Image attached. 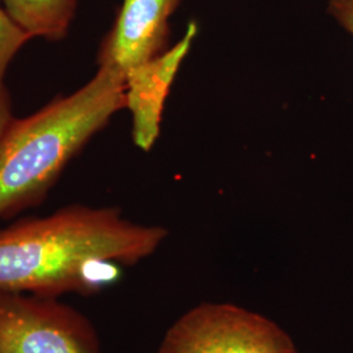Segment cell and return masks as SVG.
<instances>
[{
    "mask_svg": "<svg viewBox=\"0 0 353 353\" xmlns=\"http://www.w3.org/2000/svg\"><path fill=\"white\" fill-rule=\"evenodd\" d=\"M168 230L126 220L114 207L71 204L0 229V290L90 296L117 283L119 265L151 256Z\"/></svg>",
    "mask_w": 353,
    "mask_h": 353,
    "instance_id": "obj_1",
    "label": "cell"
},
{
    "mask_svg": "<svg viewBox=\"0 0 353 353\" xmlns=\"http://www.w3.org/2000/svg\"><path fill=\"white\" fill-rule=\"evenodd\" d=\"M122 109L125 76L99 68L72 94L14 118L0 140V219L42 204L67 164Z\"/></svg>",
    "mask_w": 353,
    "mask_h": 353,
    "instance_id": "obj_2",
    "label": "cell"
},
{
    "mask_svg": "<svg viewBox=\"0 0 353 353\" xmlns=\"http://www.w3.org/2000/svg\"><path fill=\"white\" fill-rule=\"evenodd\" d=\"M157 353H299L272 319L230 303H204L179 316Z\"/></svg>",
    "mask_w": 353,
    "mask_h": 353,
    "instance_id": "obj_3",
    "label": "cell"
},
{
    "mask_svg": "<svg viewBox=\"0 0 353 353\" xmlns=\"http://www.w3.org/2000/svg\"><path fill=\"white\" fill-rule=\"evenodd\" d=\"M0 353H103L93 323L58 297L0 290Z\"/></svg>",
    "mask_w": 353,
    "mask_h": 353,
    "instance_id": "obj_4",
    "label": "cell"
},
{
    "mask_svg": "<svg viewBox=\"0 0 353 353\" xmlns=\"http://www.w3.org/2000/svg\"><path fill=\"white\" fill-rule=\"evenodd\" d=\"M181 0H123L97 52L99 68L125 76L168 50L169 20Z\"/></svg>",
    "mask_w": 353,
    "mask_h": 353,
    "instance_id": "obj_5",
    "label": "cell"
},
{
    "mask_svg": "<svg viewBox=\"0 0 353 353\" xmlns=\"http://www.w3.org/2000/svg\"><path fill=\"white\" fill-rule=\"evenodd\" d=\"M196 34L198 26L191 21L173 48L125 77L126 109L132 115V139L143 151H150L160 135L166 97Z\"/></svg>",
    "mask_w": 353,
    "mask_h": 353,
    "instance_id": "obj_6",
    "label": "cell"
},
{
    "mask_svg": "<svg viewBox=\"0 0 353 353\" xmlns=\"http://www.w3.org/2000/svg\"><path fill=\"white\" fill-rule=\"evenodd\" d=\"M80 0H0V6L30 38L55 42L67 37Z\"/></svg>",
    "mask_w": 353,
    "mask_h": 353,
    "instance_id": "obj_7",
    "label": "cell"
},
{
    "mask_svg": "<svg viewBox=\"0 0 353 353\" xmlns=\"http://www.w3.org/2000/svg\"><path fill=\"white\" fill-rule=\"evenodd\" d=\"M30 39L0 6V81H4V76L14 57Z\"/></svg>",
    "mask_w": 353,
    "mask_h": 353,
    "instance_id": "obj_8",
    "label": "cell"
},
{
    "mask_svg": "<svg viewBox=\"0 0 353 353\" xmlns=\"http://www.w3.org/2000/svg\"><path fill=\"white\" fill-rule=\"evenodd\" d=\"M328 13L353 37V0H330Z\"/></svg>",
    "mask_w": 353,
    "mask_h": 353,
    "instance_id": "obj_9",
    "label": "cell"
},
{
    "mask_svg": "<svg viewBox=\"0 0 353 353\" xmlns=\"http://www.w3.org/2000/svg\"><path fill=\"white\" fill-rule=\"evenodd\" d=\"M14 121L13 103L10 90L4 81H0V140L3 139L8 127Z\"/></svg>",
    "mask_w": 353,
    "mask_h": 353,
    "instance_id": "obj_10",
    "label": "cell"
}]
</instances>
